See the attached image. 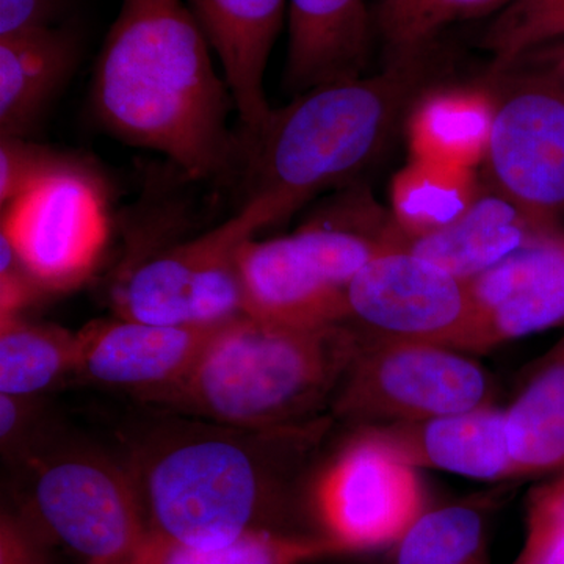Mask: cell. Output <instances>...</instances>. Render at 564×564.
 I'll list each match as a JSON object with an SVG mask.
<instances>
[{
  "label": "cell",
  "instance_id": "cell-1",
  "mask_svg": "<svg viewBox=\"0 0 564 564\" xmlns=\"http://www.w3.org/2000/svg\"><path fill=\"white\" fill-rule=\"evenodd\" d=\"M99 124L128 144L165 155L192 181L242 169L245 141L212 47L184 0H122L93 69Z\"/></svg>",
  "mask_w": 564,
  "mask_h": 564
},
{
  "label": "cell",
  "instance_id": "cell-2",
  "mask_svg": "<svg viewBox=\"0 0 564 564\" xmlns=\"http://www.w3.org/2000/svg\"><path fill=\"white\" fill-rule=\"evenodd\" d=\"M328 419L248 430L174 414L135 437L124 464L150 532L220 549L261 532H296L292 489Z\"/></svg>",
  "mask_w": 564,
  "mask_h": 564
},
{
  "label": "cell",
  "instance_id": "cell-3",
  "mask_svg": "<svg viewBox=\"0 0 564 564\" xmlns=\"http://www.w3.org/2000/svg\"><path fill=\"white\" fill-rule=\"evenodd\" d=\"M430 55L322 85L272 110L262 132L245 141L247 202L261 204L276 225L322 193L358 180L380 161L432 84Z\"/></svg>",
  "mask_w": 564,
  "mask_h": 564
},
{
  "label": "cell",
  "instance_id": "cell-4",
  "mask_svg": "<svg viewBox=\"0 0 564 564\" xmlns=\"http://www.w3.org/2000/svg\"><path fill=\"white\" fill-rule=\"evenodd\" d=\"M362 343L350 323L291 328L243 314L218 326L180 383L147 402L239 429L300 425L333 404Z\"/></svg>",
  "mask_w": 564,
  "mask_h": 564
},
{
  "label": "cell",
  "instance_id": "cell-5",
  "mask_svg": "<svg viewBox=\"0 0 564 564\" xmlns=\"http://www.w3.org/2000/svg\"><path fill=\"white\" fill-rule=\"evenodd\" d=\"M356 199L339 202L291 236L248 240L237 256L245 314L291 328L348 323L352 278L384 247L356 217ZM362 212H366L364 209Z\"/></svg>",
  "mask_w": 564,
  "mask_h": 564
},
{
  "label": "cell",
  "instance_id": "cell-6",
  "mask_svg": "<svg viewBox=\"0 0 564 564\" xmlns=\"http://www.w3.org/2000/svg\"><path fill=\"white\" fill-rule=\"evenodd\" d=\"M494 117L485 165L494 191L558 228L564 214V69L521 58L486 70Z\"/></svg>",
  "mask_w": 564,
  "mask_h": 564
},
{
  "label": "cell",
  "instance_id": "cell-7",
  "mask_svg": "<svg viewBox=\"0 0 564 564\" xmlns=\"http://www.w3.org/2000/svg\"><path fill=\"white\" fill-rule=\"evenodd\" d=\"M261 204L247 202L217 228L135 263L111 291L117 317L165 326L210 328L245 314L237 256L272 226Z\"/></svg>",
  "mask_w": 564,
  "mask_h": 564
},
{
  "label": "cell",
  "instance_id": "cell-8",
  "mask_svg": "<svg viewBox=\"0 0 564 564\" xmlns=\"http://www.w3.org/2000/svg\"><path fill=\"white\" fill-rule=\"evenodd\" d=\"M494 393L491 377L469 352L364 334L332 406L358 426H389L489 406Z\"/></svg>",
  "mask_w": 564,
  "mask_h": 564
},
{
  "label": "cell",
  "instance_id": "cell-9",
  "mask_svg": "<svg viewBox=\"0 0 564 564\" xmlns=\"http://www.w3.org/2000/svg\"><path fill=\"white\" fill-rule=\"evenodd\" d=\"M307 500L317 534L345 555L392 549L430 507L417 467L370 426L322 467Z\"/></svg>",
  "mask_w": 564,
  "mask_h": 564
},
{
  "label": "cell",
  "instance_id": "cell-10",
  "mask_svg": "<svg viewBox=\"0 0 564 564\" xmlns=\"http://www.w3.org/2000/svg\"><path fill=\"white\" fill-rule=\"evenodd\" d=\"M109 234L101 182L73 159L2 207L0 236L44 293L80 288L101 261Z\"/></svg>",
  "mask_w": 564,
  "mask_h": 564
},
{
  "label": "cell",
  "instance_id": "cell-11",
  "mask_svg": "<svg viewBox=\"0 0 564 564\" xmlns=\"http://www.w3.org/2000/svg\"><path fill=\"white\" fill-rule=\"evenodd\" d=\"M31 518L51 540L87 564L117 562L148 533L139 494L124 464L93 452L31 458Z\"/></svg>",
  "mask_w": 564,
  "mask_h": 564
},
{
  "label": "cell",
  "instance_id": "cell-12",
  "mask_svg": "<svg viewBox=\"0 0 564 564\" xmlns=\"http://www.w3.org/2000/svg\"><path fill=\"white\" fill-rule=\"evenodd\" d=\"M348 323L369 336L480 352L467 281L404 248L386 245L352 278Z\"/></svg>",
  "mask_w": 564,
  "mask_h": 564
},
{
  "label": "cell",
  "instance_id": "cell-13",
  "mask_svg": "<svg viewBox=\"0 0 564 564\" xmlns=\"http://www.w3.org/2000/svg\"><path fill=\"white\" fill-rule=\"evenodd\" d=\"M467 284L477 313L480 352L563 325V229L540 234Z\"/></svg>",
  "mask_w": 564,
  "mask_h": 564
},
{
  "label": "cell",
  "instance_id": "cell-14",
  "mask_svg": "<svg viewBox=\"0 0 564 564\" xmlns=\"http://www.w3.org/2000/svg\"><path fill=\"white\" fill-rule=\"evenodd\" d=\"M217 329L152 325L122 317L93 322L77 333L74 377L129 389L147 400L180 383Z\"/></svg>",
  "mask_w": 564,
  "mask_h": 564
},
{
  "label": "cell",
  "instance_id": "cell-15",
  "mask_svg": "<svg viewBox=\"0 0 564 564\" xmlns=\"http://www.w3.org/2000/svg\"><path fill=\"white\" fill-rule=\"evenodd\" d=\"M236 102L245 141L254 140L272 113L263 91L267 63L289 0H188Z\"/></svg>",
  "mask_w": 564,
  "mask_h": 564
},
{
  "label": "cell",
  "instance_id": "cell-16",
  "mask_svg": "<svg viewBox=\"0 0 564 564\" xmlns=\"http://www.w3.org/2000/svg\"><path fill=\"white\" fill-rule=\"evenodd\" d=\"M284 87L303 93L366 76L377 25L369 0H289Z\"/></svg>",
  "mask_w": 564,
  "mask_h": 564
},
{
  "label": "cell",
  "instance_id": "cell-17",
  "mask_svg": "<svg viewBox=\"0 0 564 564\" xmlns=\"http://www.w3.org/2000/svg\"><path fill=\"white\" fill-rule=\"evenodd\" d=\"M417 469H436L480 481L519 478L505 408L496 404L429 421L370 426Z\"/></svg>",
  "mask_w": 564,
  "mask_h": 564
},
{
  "label": "cell",
  "instance_id": "cell-18",
  "mask_svg": "<svg viewBox=\"0 0 564 564\" xmlns=\"http://www.w3.org/2000/svg\"><path fill=\"white\" fill-rule=\"evenodd\" d=\"M551 229L555 228L541 225L518 204L491 188L480 192L473 206L441 231L403 237L389 223L383 243L404 248L459 280L470 281Z\"/></svg>",
  "mask_w": 564,
  "mask_h": 564
},
{
  "label": "cell",
  "instance_id": "cell-19",
  "mask_svg": "<svg viewBox=\"0 0 564 564\" xmlns=\"http://www.w3.org/2000/svg\"><path fill=\"white\" fill-rule=\"evenodd\" d=\"M80 36L52 25L0 39V137L28 139L73 76Z\"/></svg>",
  "mask_w": 564,
  "mask_h": 564
},
{
  "label": "cell",
  "instance_id": "cell-20",
  "mask_svg": "<svg viewBox=\"0 0 564 564\" xmlns=\"http://www.w3.org/2000/svg\"><path fill=\"white\" fill-rule=\"evenodd\" d=\"M426 88L404 118L410 158L456 169L475 170L485 163L491 137V88Z\"/></svg>",
  "mask_w": 564,
  "mask_h": 564
},
{
  "label": "cell",
  "instance_id": "cell-21",
  "mask_svg": "<svg viewBox=\"0 0 564 564\" xmlns=\"http://www.w3.org/2000/svg\"><path fill=\"white\" fill-rule=\"evenodd\" d=\"M519 478L564 473V334L505 408Z\"/></svg>",
  "mask_w": 564,
  "mask_h": 564
},
{
  "label": "cell",
  "instance_id": "cell-22",
  "mask_svg": "<svg viewBox=\"0 0 564 564\" xmlns=\"http://www.w3.org/2000/svg\"><path fill=\"white\" fill-rule=\"evenodd\" d=\"M345 555L317 533L261 532L220 549L195 547L163 534H144L128 555L107 564H311Z\"/></svg>",
  "mask_w": 564,
  "mask_h": 564
},
{
  "label": "cell",
  "instance_id": "cell-23",
  "mask_svg": "<svg viewBox=\"0 0 564 564\" xmlns=\"http://www.w3.org/2000/svg\"><path fill=\"white\" fill-rule=\"evenodd\" d=\"M480 195L474 170L410 158L391 185L393 231L426 236L447 228Z\"/></svg>",
  "mask_w": 564,
  "mask_h": 564
},
{
  "label": "cell",
  "instance_id": "cell-24",
  "mask_svg": "<svg viewBox=\"0 0 564 564\" xmlns=\"http://www.w3.org/2000/svg\"><path fill=\"white\" fill-rule=\"evenodd\" d=\"M79 334L54 325L0 318V393L32 397L74 375Z\"/></svg>",
  "mask_w": 564,
  "mask_h": 564
},
{
  "label": "cell",
  "instance_id": "cell-25",
  "mask_svg": "<svg viewBox=\"0 0 564 564\" xmlns=\"http://www.w3.org/2000/svg\"><path fill=\"white\" fill-rule=\"evenodd\" d=\"M491 519L485 503L429 507L393 544L391 564H489Z\"/></svg>",
  "mask_w": 564,
  "mask_h": 564
},
{
  "label": "cell",
  "instance_id": "cell-26",
  "mask_svg": "<svg viewBox=\"0 0 564 564\" xmlns=\"http://www.w3.org/2000/svg\"><path fill=\"white\" fill-rule=\"evenodd\" d=\"M564 41V0H511L481 33L491 55L489 73L502 70L529 52Z\"/></svg>",
  "mask_w": 564,
  "mask_h": 564
},
{
  "label": "cell",
  "instance_id": "cell-27",
  "mask_svg": "<svg viewBox=\"0 0 564 564\" xmlns=\"http://www.w3.org/2000/svg\"><path fill=\"white\" fill-rule=\"evenodd\" d=\"M511 564H564V473L529 494L524 544Z\"/></svg>",
  "mask_w": 564,
  "mask_h": 564
},
{
  "label": "cell",
  "instance_id": "cell-28",
  "mask_svg": "<svg viewBox=\"0 0 564 564\" xmlns=\"http://www.w3.org/2000/svg\"><path fill=\"white\" fill-rule=\"evenodd\" d=\"M69 159L21 137H0V206H9L29 185Z\"/></svg>",
  "mask_w": 564,
  "mask_h": 564
},
{
  "label": "cell",
  "instance_id": "cell-29",
  "mask_svg": "<svg viewBox=\"0 0 564 564\" xmlns=\"http://www.w3.org/2000/svg\"><path fill=\"white\" fill-rule=\"evenodd\" d=\"M510 2L511 0H426L404 61L433 52L434 41L455 22L496 14Z\"/></svg>",
  "mask_w": 564,
  "mask_h": 564
},
{
  "label": "cell",
  "instance_id": "cell-30",
  "mask_svg": "<svg viewBox=\"0 0 564 564\" xmlns=\"http://www.w3.org/2000/svg\"><path fill=\"white\" fill-rule=\"evenodd\" d=\"M51 538L29 514L0 516V564H51Z\"/></svg>",
  "mask_w": 564,
  "mask_h": 564
},
{
  "label": "cell",
  "instance_id": "cell-31",
  "mask_svg": "<svg viewBox=\"0 0 564 564\" xmlns=\"http://www.w3.org/2000/svg\"><path fill=\"white\" fill-rule=\"evenodd\" d=\"M426 0H377L375 25L386 51V63L404 61L411 36Z\"/></svg>",
  "mask_w": 564,
  "mask_h": 564
},
{
  "label": "cell",
  "instance_id": "cell-32",
  "mask_svg": "<svg viewBox=\"0 0 564 564\" xmlns=\"http://www.w3.org/2000/svg\"><path fill=\"white\" fill-rule=\"evenodd\" d=\"M41 291L20 256L6 237L0 236V318L17 317Z\"/></svg>",
  "mask_w": 564,
  "mask_h": 564
},
{
  "label": "cell",
  "instance_id": "cell-33",
  "mask_svg": "<svg viewBox=\"0 0 564 564\" xmlns=\"http://www.w3.org/2000/svg\"><path fill=\"white\" fill-rule=\"evenodd\" d=\"M69 0H0V39L58 25Z\"/></svg>",
  "mask_w": 564,
  "mask_h": 564
},
{
  "label": "cell",
  "instance_id": "cell-34",
  "mask_svg": "<svg viewBox=\"0 0 564 564\" xmlns=\"http://www.w3.org/2000/svg\"><path fill=\"white\" fill-rule=\"evenodd\" d=\"M28 400L29 397L0 393V440H2L3 451L13 447L28 426L29 415H31Z\"/></svg>",
  "mask_w": 564,
  "mask_h": 564
},
{
  "label": "cell",
  "instance_id": "cell-35",
  "mask_svg": "<svg viewBox=\"0 0 564 564\" xmlns=\"http://www.w3.org/2000/svg\"><path fill=\"white\" fill-rule=\"evenodd\" d=\"M521 58H533V61L552 63V65L560 66V68L564 69V41L529 52V54Z\"/></svg>",
  "mask_w": 564,
  "mask_h": 564
}]
</instances>
